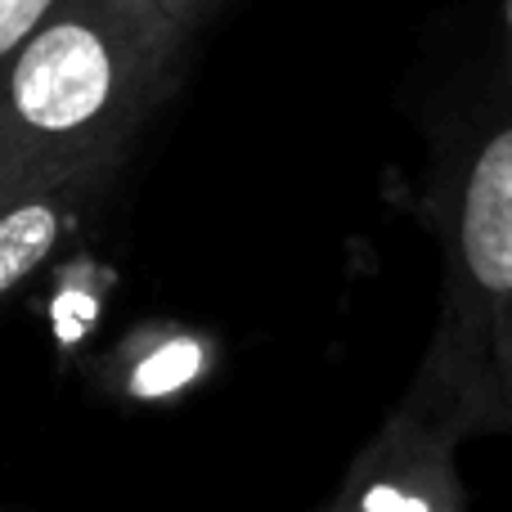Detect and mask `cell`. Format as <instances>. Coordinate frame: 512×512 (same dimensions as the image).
Instances as JSON below:
<instances>
[{
    "instance_id": "obj_1",
    "label": "cell",
    "mask_w": 512,
    "mask_h": 512,
    "mask_svg": "<svg viewBox=\"0 0 512 512\" xmlns=\"http://www.w3.org/2000/svg\"><path fill=\"white\" fill-rule=\"evenodd\" d=\"M180 45L158 0H63L0 63V198L122 167L176 90Z\"/></svg>"
},
{
    "instance_id": "obj_2",
    "label": "cell",
    "mask_w": 512,
    "mask_h": 512,
    "mask_svg": "<svg viewBox=\"0 0 512 512\" xmlns=\"http://www.w3.org/2000/svg\"><path fill=\"white\" fill-rule=\"evenodd\" d=\"M423 207L441 239V315L414 387L463 409L481 436L512 432L495 369V324L512 301V104L445 95Z\"/></svg>"
},
{
    "instance_id": "obj_3",
    "label": "cell",
    "mask_w": 512,
    "mask_h": 512,
    "mask_svg": "<svg viewBox=\"0 0 512 512\" xmlns=\"http://www.w3.org/2000/svg\"><path fill=\"white\" fill-rule=\"evenodd\" d=\"M477 423L454 405L409 387L382 427L346 463L328 512H463L468 486L459 477V450Z\"/></svg>"
},
{
    "instance_id": "obj_4",
    "label": "cell",
    "mask_w": 512,
    "mask_h": 512,
    "mask_svg": "<svg viewBox=\"0 0 512 512\" xmlns=\"http://www.w3.org/2000/svg\"><path fill=\"white\" fill-rule=\"evenodd\" d=\"M221 373L216 328L189 319H140L90 364V387L126 409H167Z\"/></svg>"
},
{
    "instance_id": "obj_5",
    "label": "cell",
    "mask_w": 512,
    "mask_h": 512,
    "mask_svg": "<svg viewBox=\"0 0 512 512\" xmlns=\"http://www.w3.org/2000/svg\"><path fill=\"white\" fill-rule=\"evenodd\" d=\"M108 180L113 171H90L0 198V306L18 297L41 270H50L54 256L95 212Z\"/></svg>"
},
{
    "instance_id": "obj_6",
    "label": "cell",
    "mask_w": 512,
    "mask_h": 512,
    "mask_svg": "<svg viewBox=\"0 0 512 512\" xmlns=\"http://www.w3.org/2000/svg\"><path fill=\"white\" fill-rule=\"evenodd\" d=\"M117 288V274L108 261L90 252H72L63 256L50 270V288H45V319H50V337L54 351L72 355L90 333L99 328V319L108 315V297Z\"/></svg>"
},
{
    "instance_id": "obj_7",
    "label": "cell",
    "mask_w": 512,
    "mask_h": 512,
    "mask_svg": "<svg viewBox=\"0 0 512 512\" xmlns=\"http://www.w3.org/2000/svg\"><path fill=\"white\" fill-rule=\"evenodd\" d=\"M450 95H477L512 104V0H486L463 50V72Z\"/></svg>"
},
{
    "instance_id": "obj_8",
    "label": "cell",
    "mask_w": 512,
    "mask_h": 512,
    "mask_svg": "<svg viewBox=\"0 0 512 512\" xmlns=\"http://www.w3.org/2000/svg\"><path fill=\"white\" fill-rule=\"evenodd\" d=\"M63 0H0V63L59 9Z\"/></svg>"
},
{
    "instance_id": "obj_9",
    "label": "cell",
    "mask_w": 512,
    "mask_h": 512,
    "mask_svg": "<svg viewBox=\"0 0 512 512\" xmlns=\"http://www.w3.org/2000/svg\"><path fill=\"white\" fill-rule=\"evenodd\" d=\"M158 9L176 23L180 36H189V32H198L203 23H212V14L216 9H225V0H158Z\"/></svg>"
},
{
    "instance_id": "obj_10",
    "label": "cell",
    "mask_w": 512,
    "mask_h": 512,
    "mask_svg": "<svg viewBox=\"0 0 512 512\" xmlns=\"http://www.w3.org/2000/svg\"><path fill=\"white\" fill-rule=\"evenodd\" d=\"M495 369H499V387H504V405L512 418V301L495 324Z\"/></svg>"
}]
</instances>
